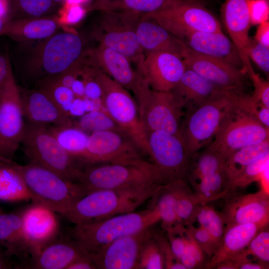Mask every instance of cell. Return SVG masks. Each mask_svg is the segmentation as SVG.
Wrapping results in <instances>:
<instances>
[{
  "label": "cell",
  "instance_id": "33",
  "mask_svg": "<svg viewBox=\"0 0 269 269\" xmlns=\"http://www.w3.org/2000/svg\"><path fill=\"white\" fill-rule=\"evenodd\" d=\"M225 159L217 152L206 147L191 157L187 181L194 185L203 178L211 175L224 167Z\"/></svg>",
  "mask_w": 269,
  "mask_h": 269
},
{
  "label": "cell",
  "instance_id": "29",
  "mask_svg": "<svg viewBox=\"0 0 269 269\" xmlns=\"http://www.w3.org/2000/svg\"><path fill=\"white\" fill-rule=\"evenodd\" d=\"M250 0H225L221 9L224 26L231 40L241 51L244 49L250 38Z\"/></svg>",
  "mask_w": 269,
  "mask_h": 269
},
{
  "label": "cell",
  "instance_id": "8",
  "mask_svg": "<svg viewBox=\"0 0 269 269\" xmlns=\"http://www.w3.org/2000/svg\"><path fill=\"white\" fill-rule=\"evenodd\" d=\"M34 48L27 62L29 74L40 79L68 69L83 54L84 41L78 34L56 32Z\"/></svg>",
  "mask_w": 269,
  "mask_h": 269
},
{
  "label": "cell",
  "instance_id": "1",
  "mask_svg": "<svg viewBox=\"0 0 269 269\" xmlns=\"http://www.w3.org/2000/svg\"><path fill=\"white\" fill-rule=\"evenodd\" d=\"M162 185L91 191L76 202L63 216L76 225L134 212Z\"/></svg>",
  "mask_w": 269,
  "mask_h": 269
},
{
  "label": "cell",
  "instance_id": "58",
  "mask_svg": "<svg viewBox=\"0 0 269 269\" xmlns=\"http://www.w3.org/2000/svg\"><path fill=\"white\" fill-rule=\"evenodd\" d=\"M9 257L4 252L2 253L0 251V269H11L16 267L15 264L10 261Z\"/></svg>",
  "mask_w": 269,
  "mask_h": 269
},
{
  "label": "cell",
  "instance_id": "28",
  "mask_svg": "<svg viewBox=\"0 0 269 269\" xmlns=\"http://www.w3.org/2000/svg\"><path fill=\"white\" fill-rule=\"evenodd\" d=\"M137 40L144 54L166 51L182 58L186 45L163 27L152 21L140 18L136 28Z\"/></svg>",
  "mask_w": 269,
  "mask_h": 269
},
{
  "label": "cell",
  "instance_id": "7",
  "mask_svg": "<svg viewBox=\"0 0 269 269\" xmlns=\"http://www.w3.org/2000/svg\"><path fill=\"white\" fill-rule=\"evenodd\" d=\"M92 66L102 91V101L105 110L143 154L149 156L146 132L140 120L136 101L126 88L98 68Z\"/></svg>",
  "mask_w": 269,
  "mask_h": 269
},
{
  "label": "cell",
  "instance_id": "20",
  "mask_svg": "<svg viewBox=\"0 0 269 269\" xmlns=\"http://www.w3.org/2000/svg\"><path fill=\"white\" fill-rule=\"evenodd\" d=\"M177 37L194 52L222 60L245 70L241 51L223 31H186Z\"/></svg>",
  "mask_w": 269,
  "mask_h": 269
},
{
  "label": "cell",
  "instance_id": "36",
  "mask_svg": "<svg viewBox=\"0 0 269 269\" xmlns=\"http://www.w3.org/2000/svg\"><path fill=\"white\" fill-rule=\"evenodd\" d=\"M172 182L176 196L177 225L186 227L193 224L198 208L202 203L187 182L182 180Z\"/></svg>",
  "mask_w": 269,
  "mask_h": 269
},
{
  "label": "cell",
  "instance_id": "21",
  "mask_svg": "<svg viewBox=\"0 0 269 269\" xmlns=\"http://www.w3.org/2000/svg\"><path fill=\"white\" fill-rule=\"evenodd\" d=\"M55 213L36 204L21 213L23 231L32 257L56 238L59 224Z\"/></svg>",
  "mask_w": 269,
  "mask_h": 269
},
{
  "label": "cell",
  "instance_id": "61",
  "mask_svg": "<svg viewBox=\"0 0 269 269\" xmlns=\"http://www.w3.org/2000/svg\"><path fill=\"white\" fill-rule=\"evenodd\" d=\"M5 21V20L4 19L0 17V33L3 28Z\"/></svg>",
  "mask_w": 269,
  "mask_h": 269
},
{
  "label": "cell",
  "instance_id": "10",
  "mask_svg": "<svg viewBox=\"0 0 269 269\" xmlns=\"http://www.w3.org/2000/svg\"><path fill=\"white\" fill-rule=\"evenodd\" d=\"M232 107L221 92L198 107L185 112L180 134L191 157L213 140Z\"/></svg>",
  "mask_w": 269,
  "mask_h": 269
},
{
  "label": "cell",
  "instance_id": "25",
  "mask_svg": "<svg viewBox=\"0 0 269 269\" xmlns=\"http://www.w3.org/2000/svg\"><path fill=\"white\" fill-rule=\"evenodd\" d=\"M61 26L57 15L19 18L6 20L0 33L18 42L44 40L56 32Z\"/></svg>",
  "mask_w": 269,
  "mask_h": 269
},
{
  "label": "cell",
  "instance_id": "26",
  "mask_svg": "<svg viewBox=\"0 0 269 269\" xmlns=\"http://www.w3.org/2000/svg\"><path fill=\"white\" fill-rule=\"evenodd\" d=\"M269 224L246 223L226 227L221 242L205 269H213L245 249L253 238Z\"/></svg>",
  "mask_w": 269,
  "mask_h": 269
},
{
  "label": "cell",
  "instance_id": "4",
  "mask_svg": "<svg viewBox=\"0 0 269 269\" xmlns=\"http://www.w3.org/2000/svg\"><path fill=\"white\" fill-rule=\"evenodd\" d=\"M160 221L156 211L149 208L98 221L75 225L70 237L87 253L94 255L112 242L150 228Z\"/></svg>",
  "mask_w": 269,
  "mask_h": 269
},
{
  "label": "cell",
  "instance_id": "2",
  "mask_svg": "<svg viewBox=\"0 0 269 269\" xmlns=\"http://www.w3.org/2000/svg\"><path fill=\"white\" fill-rule=\"evenodd\" d=\"M10 164L20 174L34 204L46 207L62 216L88 193L79 182L68 180L42 166L29 163Z\"/></svg>",
  "mask_w": 269,
  "mask_h": 269
},
{
  "label": "cell",
  "instance_id": "49",
  "mask_svg": "<svg viewBox=\"0 0 269 269\" xmlns=\"http://www.w3.org/2000/svg\"><path fill=\"white\" fill-rule=\"evenodd\" d=\"M265 73H269V47L265 46L250 38L249 42L242 51Z\"/></svg>",
  "mask_w": 269,
  "mask_h": 269
},
{
  "label": "cell",
  "instance_id": "37",
  "mask_svg": "<svg viewBox=\"0 0 269 269\" xmlns=\"http://www.w3.org/2000/svg\"><path fill=\"white\" fill-rule=\"evenodd\" d=\"M268 154H269V139L235 151L226 159L224 164V169L229 180L249 164Z\"/></svg>",
  "mask_w": 269,
  "mask_h": 269
},
{
  "label": "cell",
  "instance_id": "56",
  "mask_svg": "<svg viewBox=\"0 0 269 269\" xmlns=\"http://www.w3.org/2000/svg\"><path fill=\"white\" fill-rule=\"evenodd\" d=\"M260 44L269 47V21L259 24L254 38Z\"/></svg>",
  "mask_w": 269,
  "mask_h": 269
},
{
  "label": "cell",
  "instance_id": "45",
  "mask_svg": "<svg viewBox=\"0 0 269 269\" xmlns=\"http://www.w3.org/2000/svg\"><path fill=\"white\" fill-rule=\"evenodd\" d=\"M164 268L163 255L153 231L152 235L146 241L141 250L138 269H162Z\"/></svg>",
  "mask_w": 269,
  "mask_h": 269
},
{
  "label": "cell",
  "instance_id": "14",
  "mask_svg": "<svg viewBox=\"0 0 269 269\" xmlns=\"http://www.w3.org/2000/svg\"><path fill=\"white\" fill-rule=\"evenodd\" d=\"M19 88L12 70L0 91V156L12 160L25 128Z\"/></svg>",
  "mask_w": 269,
  "mask_h": 269
},
{
  "label": "cell",
  "instance_id": "41",
  "mask_svg": "<svg viewBox=\"0 0 269 269\" xmlns=\"http://www.w3.org/2000/svg\"><path fill=\"white\" fill-rule=\"evenodd\" d=\"M269 154L259 158L245 167L229 180V197L238 194L237 191L253 182L260 181L264 172L269 168Z\"/></svg>",
  "mask_w": 269,
  "mask_h": 269
},
{
  "label": "cell",
  "instance_id": "55",
  "mask_svg": "<svg viewBox=\"0 0 269 269\" xmlns=\"http://www.w3.org/2000/svg\"><path fill=\"white\" fill-rule=\"evenodd\" d=\"M97 267L92 255L87 254L78 259L67 269H96Z\"/></svg>",
  "mask_w": 269,
  "mask_h": 269
},
{
  "label": "cell",
  "instance_id": "15",
  "mask_svg": "<svg viewBox=\"0 0 269 269\" xmlns=\"http://www.w3.org/2000/svg\"><path fill=\"white\" fill-rule=\"evenodd\" d=\"M146 132L149 156L167 182L182 180L187 183L191 156L180 134Z\"/></svg>",
  "mask_w": 269,
  "mask_h": 269
},
{
  "label": "cell",
  "instance_id": "59",
  "mask_svg": "<svg viewBox=\"0 0 269 269\" xmlns=\"http://www.w3.org/2000/svg\"><path fill=\"white\" fill-rule=\"evenodd\" d=\"M8 12V0H0V17L5 21Z\"/></svg>",
  "mask_w": 269,
  "mask_h": 269
},
{
  "label": "cell",
  "instance_id": "3",
  "mask_svg": "<svg viewBox=\"0 0 269 269\" xmlns=\"http://www.w3.org/2000/svg\"><path fill=\"white\" fill-rule=\"evenodd\" d=\"M88 192L162 185L167 183L152 162L143 158L128 163H98L85 166L79 181Z\"/></svg>",
  "mask_w": 269,
  "mask_h": 269
},
{
  "label": "cell",
  "instance_id": "60",
  "mask_svg": "<svg viewBox=\"0 0 269 269\" xmlns=\"http://www.w3.org/2000/svg\"><path fill=\"white\" fill-rule=\"evenodd\" d=\"M55 2L58 3L60 4L61 2H66L69 4H79L87 2L89 0H52Z\"/></svg>",
  "mask_w": 269,
  "mask_h": 269
},
{
  "label": "cell",
  "instance_id": "30",
  "mask_svg": "<svg viewBox=\"0 0 269 269\" xmlns=\"http://www.w3.org/2000/svg\"><path fill=\"white\" fill-rule=\"evenodd\" d=\"M0 246L5 248L8 257L22 258L29 254L21 213L0 212Z\"/></svg>",
  "mask_w": 269,
  "mask_h": 269
},
{
  "label": "cell",
  "instance_id": "27",
  "mask_svg": "<svg viewBox=\"0 0 269 269\" xmlns=\"http://www.w3.org/2000/svg\"><path fill=\"white\" fill-rule=\"evenodd\" d=\"M223 89L187 67L172 90L182 102L185 112L219 95Z\"/></svg>",
  "mask_w": 269,
  "mask_h": 269
},
{
  "label": "cell",
  "instance_id": "13",
  "mask_svg": "<svg viewBox=\"0 0 269 269\" xmlns=\"http://www.w3.org/2000/svg\"><path fill=\"white\" fill-rule=\"evenodd\" d=\"M143 155L139 148L127 134L104 131L90 134L85 149L77 158L84 165H89L128 163L142 159Z\"/></svg>",
  "mask_w": 269,
  "mask_h": 269
},
{
  "label": "cell",
  "instance_id": "18",
  "mask_svg": "<svg viewBox=\"0 0 269 269\" xmlns=\"http://www.w3.org/2000/svg\"><path fill=\"white\" fill-rule=\"evenodd\" d=\"M186 67L219 87L243 89L246 72L222 60L194 52L187 47L182 56Z\"/></svg>",
  "mask_w": 269,
  "mask_h": 269
},
{
  "label": "cell",
  "instance_id": "44",
  "mask_svg": "<svg viewBox=\"0 0 269 269\" xmlns=\"http://www.w3.org/2000/svg\"><path fill=\"white\" fill-rule=\"evenodd\" d=\"M38 88L45 92L59 108L70 117V110L75 98L70 88L62 85L51 76L40 79Z\"/></svg>",
  "mask_w": 269,
  "mask_h": 269
},
{
  "label": "cell",
  "instance_id": "43",
  "mask_svg": "<svg viewBox=\"0 0 269 269\" xmlns=\"http://www.w3.org/2000/svg\"><path fill=\"white\" fill-rule=\"evenodd\" d=\"M196 220L198 222L200 227L209 232L219 247L226 229L221 213L211 206L201 204L198 208Z\"/></svg>",
  "mask_w": 269,
  "mask_h": 269
},
{
  "label": "cell",
  "instance_id": "11",
  "mask_svg": "<svg viewBox=\"0 0 269 269\" xmlns=\"http://www.w3.org/2000/svg\"><path fill=\"white\" fill-rule=\"evenodd\" d=\"M269 139V128L232 106L206 147L219 153L226 160L237 150Z\"/></svg>",
  "mask_w": 269,
  "mask_h": 269
},
{
  "label": "cell",
  "instance_id": "39",
  "mask_svg": "<svg viewBox=\"0 0 269 269\" xmlns=\"http://www.w3.org/2000/svg\"><path fill=\"white\" fill-rule=\"evenodd\" d=\"M222 92L234 107L252 116L269 128V108L245 94L243 89H223Z\"/></svg>",
  "mask_w": 269,
  "mask_h": 269
},
{
  "label": "cell",
  "instance_id": "24",
  "mask_svg": "<svg viewBox=\"0 0 269 269\" xmlns=\"http://www.w3.org/2000/svg\"><path fill=\"white\" fill-rule=\"evenodd\" d=\"M88 254L70 237L53 241L32 257L28 267L35 269H67L80 257Z\"/></svg>",
  "mask_w": 269,
  "mask_h": 269
},
{
  "label": "cell",
  "instance_id": "5",
  "mask_svg": "<svg viewBox=\"0 0 269 269\" xmlns=\"http://www.w3.org/2000/svg\"><path fill=\"white\" fill-rule=\"evenodd\" d=\"M20 145L29 163L79 182L83 164L61 147L48 126L26 123Z\"/></svg>",
  "mask_w": 269,
  "mask_h": 269
},
{
  "label": "cell",
  "instance_id": "38",
  "mask_svg": "<svg viewBox=\"0 0 269 269\" xmlns=\"http://www.w3.org/2000/svg\"><path fill=\"white\" fill-rule=\"evenodd\" d=\"M8 12L6 20L47 16L55 14L59 3L52 0H8Z\"/></svg>",
  "mask_w": 269,
  "mask_h": 269
},
{
  "label": "cell",
  "instance_id": "23",
  "mask_svg": "<svg viewBox=\"0 0 269 269\" xmlns=\"http://www.w3.org/2000/svg\"><path fill=\"white\" fill-rule=\"evenodd\" d=\"M19 91L24 117L27 122L46 126L73 125L72 118L43 90L19 88Z\"/></svg>",
  "mask_w": 269,
  "mask_h": 269
},
{
  "label": "cell",
  "instance_id": "40",
  "mask_svg": "<svg viewBox=\"0 0 269 269\" xmlns=\"http://www.w3.org/2000/svg\"><path fill=\"white\" fill-rule=\"evenodd\" d=\"M55 138L67 152L78 157L85 149L90 134L74 125L48 126Z\"/></svg>",
  "mask_w": 269,
  "mask_h": 269
},
{
  "label": "cell",
  "instance_id": "57",
  "mask_svg": "<svg viewBox=\"0 0 269 269\" xmlns=\"http://www.w3.org/2000/svg\"><path fill=\"white\" fill-rule=\"evenodd\" d=\"M70 89L72 91L75 98H86L85 84L81 74L74 81Z\"/></svg>",
  "mask_w": 269,
  "mask_h": 269
},
{
  "label": "cell",
  "instance_id": "46",
  "mask_svg": "<svg viewBox=\"0 0 269 269\" xmlns=\"http://www.w3.org/2000/svg\"><path fill=\"white\" fill-rule=\"evenodd\" d=\"M187 244L185 249L179 259L186 269H205L209 258L194 240L186 228Z\"/></svg>",
  "mask_w": 269,
  "mask_h": 269
},
{
  "label": "cell",
  "instance_id": "6",
  "mask_svg": "<svg viewBox=\"0 0 269 269\" xmlns=\"http://www.w3.org/2000/svg\"><path fill=\"white\" fill-rule=\"evenodd\" d=\"M133 92L135 96L140 120L146 131L180 134L185 109L172 90H154L140 76Z\"/></svg>",
  "mask_w": 269,
  "mask_h": 269
},
{
  "label": "cell",
  "instance_id": "22",
  "mask_svg": "<svg viewBox=\"0 0 269 269\" xmlns=\"http://www.w3.org/2000/svg\"><path fill=\"white\" fill-rule=\"evenodd\" d=\"M83 55L87 63L98 68L126 89L134 90L140 75L126 56L99 44L85 50Z\"/></svg>",
  "mask_w": 269,
  "mask_h": 269
},
{
  "label": "cell",
  "instance_id": "50",
  "mask_svg": "<svg viewBox=\"0 0 269 269\" xmlns=\"http://www.w3.org/2000/svg\"><path fill=\"white\" fill-rule=\"evenodd\" d=\"M186 227L192 238L201 248L210 260L218 248L217 243L208 231L200 226L196 228L191 224Z\"/></svg>",
  "mask_w": 269,
  "mask_h": 269
},
{
  "label": "cell",
  "instance_id": "17",
  "mask_svg": "<svg viewBox=\"0 0 269 269\" xmlns=\"http://www.w3.org/2000/svg\"><path fill=\"white\" fill-rule=\"evenodd\" d=\"M152 233L150 228L121 237L107 245L92 255L97 269H138L141 250Z\"/></svg>",
  "mask_w": 269,
  "mask_h": 269
},
{
  "label": "cell",
  "instance_id": "53",
  "mask_svg": "<svg viewBox=\"0 0 269 269\" xmlns=\"http://www.w3.org/2000/svg\"><path fill=\"white\" fill-rule=\"evenodd\" d=\"M249 13L251 24L259 25L269 19V0H250Z\"/></svg>",
  "mask_w": 269,
  "mask_h": 269
},
{
  "label": "cell",
  "instance_id": "9",
  "mask_svg": "<svg viewBox=\"0 0 269 269\" xmlns=\"http://www.w3.org/2000/svg\"><path fill=\"white\" fill-rule=\"evenodd\" d=\"M140 18L156 23L176 37L186 31H222L218 20L200 0H166L160 8Z\"/></svg>",
  "mask_w": 269,
  "mask_h": 269
},
{
  "label": "cell",
  "instance_id": "35",
  "mask_svg": "<svg viewBox=\"0 0 269 269\" xmlns=\"http://www.w3.org/2000/svg\"><path fill=\"white\" fill-rule=\"evenodd\" d=\"M229 179L224 167L203 178L192 185L193 191L202 204L229 197Z\"/></svg>",
  "mask_w": 269,
  "mask_h": 269
},
{
  "label": "cell",
  "instance_id": "47",
  "mask_svg": "<svg viewBox=\"0 0 269 269\" xmlns=\"http://www.w3.org/2000/svg\"><path fill=\"white\" fill-rule=\"evenodd\" d=\"M241 56L247 75L250 78L254 88L252 97L256 101L269 108V82L256 73L250 59L241 51Z\"/></svg>",
  "mask_w": 269,
  "mask_h": 269
},
{
  "label": "cell",
  "instance_id": "42",
  "mask_svg": "<svg viewBox=\"0 0 269 269\" xmlns=\"http://www.w3.org/2000/svg\"><path fill=\"white\" fill-rule=\"evenodd\" d=\"M73 125L90 134L104 131H113L126 134L106 111H94L87 113L79 117L78 120H74Z\"/></svg>",
  "mask_w": 269,
  "mask_h": 269
},
{
  "label": "cell",
  "instance_id": "48",
  "mask_svg": "<svg viewBox=\"0 0 269 269\" xmlns=\"http://www.w3.org/2000/svg\"><path fill=\"white\" fill-rule=\"evenodd\" d=\"M242 252L248 258L252 256L256 260L269 264V225L263 227L258 233Z\"/></svg>",
  "mask_w": 269,
  "mask_h": 269
},
{
  "label": "cell",
  "instance_id": "51",
  "mask_svg": "<svg viewBox=\"0 0 269 269\" xmlns=\"http://www.w3.org/2000/svg\"><path fill=\"white\" fill-rule=\"evenodd\" d=\"M86 10L79 4L64 2L57 11V20L62 26L69 25L79 22L84 16Z\"/></svg>",
  "mask_w": 269,
  "mask_h": 269
},
{
  "label": "cell",
  "instance_id": "12",
  "mask_svg": "<svg viewBox=\"0 0 269 269\" xmlns=\"http://www.w3.org/2000/svg\"><path fill=\"white\" fill-rule=\"evenodd\" d=\"M92 33L101 44L116 50L136 64L145 54L137 38L136 28L141 15L134 13L101 12Z\"/></svg>",
  "mask_w": 269,
  "mask_h": 269
},
{
  "label": "cell",
  "instance_id": "19",
  "mask_svg": "<svg viewBox=\"0 0 269 269\" xmlns=\"http://www.w3.org/2000/svg\"><path fill=\"white\" fill-rule=\"evenodd\" d=\"M221 212L226 227L269 223V195L264 188L256 193L235 194L226 199Z\"/></svg>",
  "mask_w": 269,
  "mask_h": 269
},
{
  "label": "cell",
  "instance_id": "52",
  "mask_svg": "<svg viewBox=\"0 0 269 269\" xmlns=\"http://www.w3.org/2000/svg\"><path fill=\"white\" fill-rule=\"evenodd\" d=\"M154 236L157 241L162 250L164 260V269H186L185 267L174 256L171 250L167 236L161 233L153 232Z\"/></svg>",
  "mask_w": 269,
  "mask_h": 269
},
{
  "label": "cell",
  "instance_id": "62",
  "mask_svg": "<svg viewBox=\"0 0 269 269\" xmlns=\"http://www.w3.org/2000/svg\"><path fill=\"white\" fill-rule=\"evenodd\" d=\"M0 247H1V246H0Z\"/></svg>",
  "mask_w": 269,
  "mask_h": 269
},
{
  "label": "cell",
  "instance_id": "31",
  "mask_svg": "<svg viewBox=\"0 0 269 269\" xmlns=\"http://www.w3.org/2000/svg\"><path fill=\"white\" fill-rule=\"evenodd\" d=\"M166 0H95L88 8V11L100 12L134 13L140 15L160 8Z\"/></svg>",
  "mask_w": 269,
  "mask_h": 269
},
{
  "label": "cell",
  "instance_id": "54",
  "mask_svg": "<svg viewBox=\"0 0 269 269\" xmlns=\"http://www.w3.org/2000/svg\"><path fill=\"white\" fill-rule=\"evenodd\" d=\"M12 70L8 54L0 52V91Z\"/></svg>",
  "mask_w": 269,
  "mask_h": 269
},
{
  "label": "cell",
  "instance_id": "34",
  "mask_svg": "<svg viewBox=\"0 0 269 269\" xmlns=\"http://www.w3.org/2000/svg\"><path fill=\"white\" fill-rule=\"evenodd\" d=\"M153 204L150 208L158 213L162 229L166 232L177 224L176 202L173 182L162 185L151 198Z\"/></svg>",
  "mask_w": 269,
  "mask_h": 269
},
{
  "label": "cell",
  "instance_id": "32",
  "mask_svg": "<svg viewBox=\"0 0 269 269\" xmlns=\"http://www.w3.org/2000/svg\"><path fill=\"white\" fill-rule=\"evenodd\" d=\"M10 162L0 164V200L16 202L31 200L24 181Z\"/></svg>",
  "mask_w": 269,
  "mask_h": 269
},
{
  "label": "cell",
  "instance_id": "16",
  "mask_svg": "<svg viewBox=\"0 0 269 269\" xmlns=\"http://www.w3.org/2000/svg\"><path fill=\"white\" fill-rule=\"evenodd\" d=\"M187 68L179 55L166 51H155L145 54L137 64L136 71L153 90H172Z\"/></svg>",
  "mask_w": 269,
  "mask_h": 269
}]
</instances>
